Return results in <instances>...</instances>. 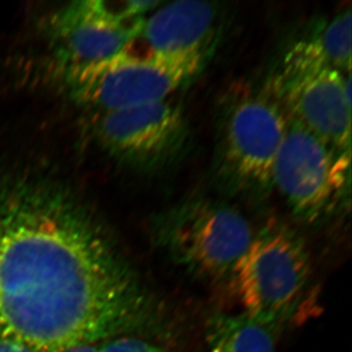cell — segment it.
I'll return each mask as SVG.
<instances>
[{
  "mask_svg": "<svg viewBox=\"0 0 352 352\" xmlns=\"http://www.w3.org/2000/svg\"><path fill=\"white\" fill-rule=\"evenodd\" d=\"M153 236L176 265L205 281L222 283L231 281L254 232L235 208L210 199H195L160 215Z\"/></svg>",
  "mask_w": 352,
  "mask_h": 352,
  "instance_id": "3",
  "label": "cell"
},
{
  "mask_svg": "<svg viewBox=\"0 0 352 352\" xmlns=\"http://www.w3.org/2000/svg\"><path fill=\"white\" fill-rule=\"evenodd\" d=\"M65 352H99V351L97 344H94L73 347V349H69V351Z\"/></svg>",
  "mask_w": 352,
  "mask_h": 352,
  "instance_id": "15",
  "label": "cell"
},
{
  "mask_svg": "<svg viewBox=\"0 0 352 352\" xmlns=\"http://www.w3.org/2000/svg\"><path fill=\"white\" fill-rule=\"evenodd\" d=\"M94 133L111 156L145 170L175 163L186 149L189 136L184 111L170 98L99 113Z\"/></svg>",
  "mask_w": 352,
  "mask_h": 352,
  "instance_id": "8",
  "label": "cell"
},
{
  "mask_svg": "<svg viewBox=\"0 0 352 352\" xmlns=\"http://www.w3.org/2000/svg\"><path fill=\"white\" fill-rule=\"evenodd\" d=\"M206 352H277L274 333L241 314H215L205 329Z\"/></svg>",
  "mask_w": 352,
  "mask_h": 352,
  "instance_id": "11",
  "label": "cell"
},
{
  "mask_svg": "<svg viewBox=\"0 0 352 352\" xmlns=\"http://www.w3.org/2000/svg\"><path fill=\"white\" fill-rule=\"evenodd\" d=\"M349 166V156L338 154L314 134L288 122L273 166V188L298 219L316 223L339 206Z\"/></svg>",
  "mask_w": 352,
  "mask_h": 352,
  "instance_id": "7",
  "label": "cell"
},
{
  "mask_svg": "<svg viewBox=\"0 0 352 352\" xmlns=\"http://www.w3.org/2000/svg\"><path fill=\"white\" fill-rule=\"evenodd\" d=\"M287 120L314 134L333 151L351 155V82L325 66L282 63L264 90Z\"/></svg>",
  "mask_w": 352,
  "mask_h": 352,
  "instance_id": "6",
  "label": "cell"
},
{
  "mask_svg": "<svg viewBox=\"0 0 352 352\" xmlns=\"http://www.w3.org/2000/svg\"><path fill=\"white\" fill-rule=\"evenodd\" d=\"M0 352H36L32 347L10 339H0Z\"/></svg>",
  "mask_w": 352,
  "mask_h": 352,
  "instance_id": "14",
  "label": "cell"
},
{
  "mask_svg": "<svg viewBox=\"0 0 352 352\" xmlns=\"http://www.w3.org/2000/svg\"><path fill=\"white\" fill-rule=\"evenodd\" d=\"M138 1H76L50 23L51 39L64 68L97 63L124 52L142 29Z\"/></svg>",
  "mask_w": 352,
  "mask_h": 352,
  "instance_id": "9",
  "label": "cell"
},
{
  "mask_svg": "<svg viewBox=\"0 0 352 352\" xmlns=\"http://www.w3.org/2000/svg\"><path fill=\"white\" fill-rule=\"evenodd\" d=\"M99 352H171L138 336H120L97 344Z\"/></svg>",
  "mask_w": 352,
  "mask_h": 352,
  "instance_id": "13",
  "label": "cell"
},
{
  "mask_svg": "<svg viewBox=\"0 0 352 352\" xmlns=\"http://www.w3.org/2000/svg\"><path fill=\"white\" fill-rule=\"evenodd\" d=\"M217 20V8L210 2H173L157 9L143 23L142 29L132 41L141 43L143 50L127 53L142 57L207 53Z\"/></svg>",
  "mask_w": 352,
  "mask_h": 352,
  "instance_id": "10",
  "label": "cell"
},
{
  "mask_svg": "<svg viewBox=\"0 0 352 352\" xmlns=\"http://www.w3.org/2000/svg\"><path fill=\"white\" fill-rule=\"evenodd\" d=\"M315 61L339 72H351V10L342 11L307 38L294 44Z\"/></svg>",
  "mask_w": 352,
  "mask_h": 352,
  "instance_id": "12",
  "label": "cell"
},
{
  "mask_svg": "<svg viewBox=\"0 0 352 352\" xmlns=\"http://www.w3.org/2000/svg\"><path fill=\"white\" fill-rule=\"evenodd\" d=\"M230 283L243 312L273 333L298 325L318 307L307 245L280 222H270L254 233Z\"/></svg>",
  "mask_w": 352,
  "mask_h": 352,
  "instance_id": "2",
  "label": "cell"
},
{
  "mask_svg": "<svg viewBox=\"0 0 352 352\" xmlns=\"http://www.w3.org/2000/svg\"><path fill=\"white\" fill-rule=\"evenodd\" d=\"M287 126L284 113L265 92L231 99L219 120L214 173L220 186L248 198L267 196Z\"/></svg>",
  "mask_w": 352,
  "mask_h": 352,
  "instance_id": "4",
  "label": "cell"
},
{
  "mask_svg": "<svg viewBox=\"0 0 352 352\" xmlns=\"http://www.w3.org/2000/svg\"><path fill=\"white\" fill-rule=\"evenodd\" d=\"M207 53L142 57L126 51L97 63L63 69L74 101L99 113L170 98L201 71Z\"/></svg>",
  "mask_w": 352,
  "mask_h": 352,
  "instance_id": "5",
  "label": "cell"
},
{
  "mask_svg": "<svg viewBox=\"0 0 352 352\" xmlns=\"http://www.w3.org/2000/svg\"><path fill=\"white\" fill-rule=\"evenodd\" d=\"M163 314L71 190L0 175V339L65 352L164 329Z\"/></svg>",
  "mask_w": 352,
  "mask_h": 352,
  "instance_id": "1",
  "label": "cell"
}]
</instances>
